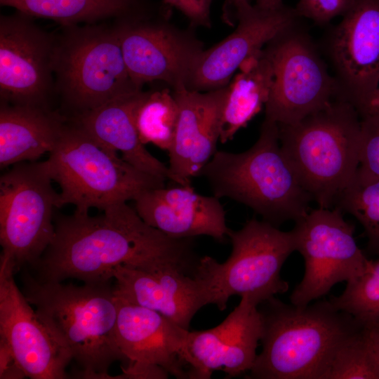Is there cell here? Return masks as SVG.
<instances>
[{"instance_id":"6da1fadb","label":"cell","mask_w":379,"mask_h":379,"mask_svg":"<svg viewBox=\"0 0 379 379\" xmlns=\"http://www.w3.org/2000/svg\"><path fill=\"white\" fill-rule=\"evenodd\" d=\"M91 216L74 212L55 218L53 240L32 269L36 279L111 281L119 265L155 272L195 269L192 238L175 239L147 225L127 203Z\"/></svg>"},{"instance_id":"7a4b0ae2","label":"cell","mask_w":379,"mask_h":379,"mask_svg":"<svg viewBox=\"0 0 379 379\" xmlns=\"http://www.w3.org/2000/svg\"><path fill=\"white\" fill-rule=\"evenodd\" d=\"M22 293L81 368L77 378H112L115 361L127 362L118 345L117 298L110 281L81 286L22 274Z\"/></svg>"},{"instance_id":"3957f363","label":"cell","mask_w":379,"mask_h":379,"mask_svg":"<svg viewBox=\"0 0 379 379\" xmlns=\"http://www.w3.org/2000/svg\"><path fill=\"white\" fill-rule=\"evenodd\" d=\"M262 349L250 378L324 379L340 346L362 324L328 300L305 306L263 302Z\"/></svg>"},{"instance_id":"277c9868","label":"cell","mask_w":379,"mask_h":379,"mask_svg":"<svg viewBox=\"0 0 379 379\" xmlns=\"http://www.w3.org/2000/svg\"><path fill=\"white\" fill-rule=\"evenodd\" d=\"M200 175L214 196L242 204L276 227L310 210L312 199L281 148L278 124L265 118L253 146L239 153L217 150Z\"/></svg>"},{"instance_id":"5b68a950","label":"cell","mask_w":379,"mask_h":379,"mask_svg":"<svg viewBox=\"0 0 379 379\" xmlns=\"http://www.w3.org/2000/svg\"><path fill=\"white\" fill-rule=\"evenodd\" d=\"M281 148L319 207L333 208L360 164L361 118L333 100L291 124H278Z\"/></svg>"},{"instance_id":"8992f818","label":"cell","mask_w":379,"mask_h":379,"mask_svg":"<svg viewBox=\"0 0 379 379\" xmlns=\"http://www.w3.org/2000/svg\"><path fill=\"white\" fill-rule=\"evenodd\" d=\"M47 161L60 187L59 208L72 204L77 213L103 211L165 186V180L134 167L72 121L65 123Z\"/></svg>"},{"instance_id":"52a82bcc","label":"cell","mask_w":379,"mask_h":379,"mask_svg":"<svg viewBox=\"0 0 379 379\" xmlns=\"http://www.w3.org/2000/svg\"><path fill=\"white\" fill-rule=\"evenodd\" d=\"M54 76L55 93L74 116L142 90L130 77L113 22L61 27Z\"/></svg>"},{"instance_id":"ba28073f","label":"cell","mask_w":379,"mask_h":379,"mask_svg":"<svg viewBox=\"0 0 379 379\" xmlns=\"http://www.w3.org/2000/svg\"><path fill=\"white\" fill-rule=\"evenodd\" d=\"M232 252L223 262L204 256L194 274L201 281L208 304L226 308L232 295L248 297L259 305L288 290L281 279V267L295 251L291 230L285 232L264 220L252 218L239 230L230 229Z\"/></svg>"},{"instance_id":"9c48e42d","label":"cell","mask_w":379,"mask_h":379,"mask_svg":"<svg viewBox=\"0 0 379 379\" xmlns=\"http://www.w3.org/2000/svg\"><path fill=\"white\" fill-rule=\"evenodd\" d=\"M47 160L13 165L0 178V244L15 272L32 267L53 240L54 190Z\"/></svg>"},{"instance_id":"30bf717a","label":"cell","mask_w":379,"mask_h":379,"mask_svg":"<svg viewBox=\"0 0 379 379\" xmlns=\"http://www.w3.org/2000/svg\"><path fill=\"white\" fill-rule=\"evenodd\" d=\"M264 48L273 68L265 119L278 124H293L335 99V79L319 47L300 20L278 34Z\"/></svg>"},{"instance_id":"8fae6325","label":"cell","mask_w":379,"mask_h":379,"mask_svg":"<svg viewBox=\"0 0 379 379\" xmlns=\"http://www.w3.org/2000/svg\"><path fill=\"white\" fill-rule=\"evenodd\" d=\"M291 231L305 262L304 276L290 295L295 305H307L336 284L356 279L371 262L356 243L354 226L336 208L310 209Z\"/></svg>"},{"instance_id":"7c38bea8","label":"cell","mask_w":379,"mask_h":379,"mask_svg":"<svg viewBox=\"0 0 379 379\" xmlns=\"http://www.w3.org/2000/svg\"><path fill=\"white\" fill-rule=\"evenodd\" d=\"M113 23L128 74L138 88L155 81L166 83L172 91L187 87L204 50L194 27L173 25L164 9Z\"/></svg>"},{"instance_id":"4fadbf2b","label":"cell","mask_w":379,"mask_h":379,"mask_svg":"<svg viewBox=\"0 0 379 379\" xmlns=\"http://www.w3.org/2000/svg\"><path fill=\"white\" fill-rule=\"evenodd\" d=\"M342 18L327 32L323 52L333 72L335 100L361 116L379 87V0H354Z\"/></svg>"},{"instance_id":"5bb4252c","label":"cell","mask_w":379,"mask_h":379,"mask_svg":"<svg viewBox=\"0 0 379 379\" xmlns=\"http://www.w3.org/2000/svg\"><path fill=\"white\" fill-rule=\"evenodd\" d=\"M17 11L0 16L1 102L48 107L55 93L56 34Z\"/></svg>"},{"instance_id":"9a60e30c","label":"cell","mask_w":379,"mask_h":379,"mask_svg":"<svg viewBox=\"0 0 379 379\" xmlns=\"http://www.w3.org/2000/svg\"><path fill=\"white\" fill-rule=\"evenodd\" d=\"M15 272L12 261L1 254L0 339L8 345L27 377L67 378L66 368L72 355L19 290Z\"/></svg>"},{"instance_id":"2e32d148","label":"cell","mask_w":379,"mask_h":379,"mask_svg":"<svg viewBox=\"0 0 379 379\" xmlns=\"http://www.w3.org/2000/svg\"><path fill=\"white\" fill-rule=\"evenodd\" d=\"M117 298V338L128 364L119 378H190L181 359L190 331L158 312Z\"/></svg>"},{"instance_id":"e0dca14e","label":"cell","mask_w":379,"mask_h":379,"mask_svg":"<svg viewBox=\"0 0 379 379\" xmlns=\"http://www.w3.org/2000/svg\"><path fill=\"white\" fill-rule=\"evenodd\" d=\"M258 307L248 297H241L219 325L189 331L181 359L190 367V378H210L218 369L234 377L251 369L263 333L262 317Z\"/></svg>"},{"instance_id":"ac0fdd59","label":"cell","mask_w":379,"mask_h":379,"mask_svg":"<svg viewBox=\"0 0 379 379\" xmlns=\"http://www.w3.org/2000/svg\"><path fill=\"white\" fill-rule=\"evenodd\" d=\"M300 18L294 8L284 4L275 9L253 5L239 16L234 32L204 49L196 62L186 88L213 91L226 86L241 63Z\"/></svg>"},{"instance_id":"d6986e66","label":"cell","mask_w":379,"mask_h":379,"mask_svg":"<svg viewBox=\"0 0 379 379\" xmlns=\"http://www.w3.org/2000/svg\"><path fill=\"white\" fill-rule=\"evenodd\" d=\"M226 86L208 91H172L179 109L173 143L168 152L172 182L191 185L192 178L200 175L216 152Z\"/></svg>"},{"instance_id":"ffe728a7","label":"cell","mask_w":379,"mask_h":379,"mask_svg":"<svg viewBox=\"0 0 379 379\" xmlns=\"http://www.w3.org/2000/svg\"><path fill=\"white\" fill-rule=\"evenodd\" d=\"M134 201L147 225L172 238L204 235L222 242L230 230L220 199L198 194L191 185L150 190Z\"/></svg>"},{"instance_id":"44dd1931","label":"cell","mask_w":379,"mask_h":379,"mask_svg":"<svg viewBox=\"0 0 379 379\" xmlns=\"http://www.w3.org/2000/svg\"><path fill=\"white\" fill-rule=\"evenodd\" d=\"M113 279L117 296L158 312L187 330L197 312L208 304L201 281L194 274L187 276L177 269L149 272L119 265L114 270Z\"/></svg>"},{"instance_id":"7402d4cb","label":"cell","mask_w":379,"mask_h":379,"mask_svg":"<svg viewBox=\"0 0 379 379\" xmlns=\"http://www.w3.org/2000/svg\"><path fill=\"white\" fill-rule=\"evenodd\" d=\"M143 92L118 97L74 115L70 121L102 145L121 152V157L134 167L172 182L168 167L147 151L138 135L135 114Z\"/></svg>"},{"instance_id":"603a6c76","label":"cell","mask_w":379,"mask_h":379,"mask_svg":"<svg viewBox=\"0 0 379 379\" xmlns=\"http://www.w3.org/2000/svg\"><path fill=\"white\" fill-rule=\"evenodd\" d=\"M67 119L48 107L1 102L0 166L34 161L55 147Z\"/></svg>"},{"instance_id":"cb8c5ba5","label":"cell","mask_w":379,"mask_h":379,"mask_svg":"<svg viewBox=\"0 0 379 379\" xmlns=\"http://www.w3.org/2000/svg\"><path fill=\"white\" fill-rule=\"evenodd\" d=\"M227 85L220 141L225 143L246 127L267 103L273 81L270 58L263 48L246 59Z\"/></svg>"},{"instance_id":"d4e9b609","label":"cell","mask_w":379,"mask_h":379,"mask_svg":"<svg viewBox=\"0 0 379 379\" xmlns=\"http://www.w3.org/2000/svg\"><path fill=\"white\" fill-rule=\"evenodd\" d=\"M0 5L61 27L114 22L159 9L148 0H0Z\"/></svg>"},{"instance_id":"484cf974","label":"cell","mask_w":379,"mask_h":379,"mask_svg":"<svg viewBox=\"0 0 379 379\" xmlns=\"http://www.w3.org/2000/svg\"><path fill=\"white\" fill-rule=\"evenodd\" d=\"M178 114L172 90L166 88L144 91L135 114L141 142L168 152L173 143Z\"/></svg>"},{"instance_id":"4316f807","label":"cell","mask_w":379,"mask_h":379,"mask_svg":"<svg viewBox=\"0 0 379 379\" xmlns=\"http://www.w3.org/2000/svg\"><path fill=\"white\" fill-rule=\"evenodd\" d=\"M333 206L357 219L364 230L368 251L379 256V178L358 168Z\"/></svg>"},{"instance_id":"83f0119b","label":"cell","mask_w":379,"mask_h":379,"mask_svg":"<svg viewBox=\"0 0 379 379\" xmlns=\"http://www.w3.org/2000/svg\"><path fill=\"white\" fill-rule=\"evenodd\" d=\"M330 301L362 325L379 321V256L361 276L347 282L343 292Z\"/></svg>"},{"instance_id":"f1b7e54d","label":"cell","mask_w":379,"mask_h":379,"mask_svg":"<svg viewBox=\"0 0 379 379\" xmlns=\"http://www.w3.org/2000/svg\"><path fill=\"white\" fill-rule=\"evenodd\" d=\"M324 379H379V361L363 326L338 349Z\"/></svg>"},{"instance_id":"f546056e","label":"cell","mask_w":379,"mask_h":379,"mask_svg":"<svg viewBox=\"0 0 379 379\" xmlns=\"http://www.w3.org/2000/svg\"><path fill=\"white\" fill-rule=\"evenodd\" d=\"M361 150L359 169L379 178V111L370 109L360 116Z\"/></svg>"},{"instance_id":"4dcf8cb0","label":"cell","mask_w":379,"mask_h":379,"mask_svg":"<svg viewBox=\"0 0 379 379\" xmlns=\"http://www.w3.org/2000/svg\"><path fill=\"white\" fill-rule=\"evenodd\" d=\"M354 0H299L294 8L300 18L324 25L333 18L343 16Z\"/></svg>"},{"instance_id":"1f68e13d","label":"cell","mask_w":379,"mask_h":379,"mask_svg":"<svg viewBox=\"0 0 379 379\" xmlns=\"http://www.w3.org/2000/svg\"><path fill=\"white\" fill-rule=\"evenodd\" d=\"M164 4L178 9L196 28L211 27V8L213 0H162Z\"/></svg>"},{"instance_id":"d6a6232c","label":"cell","mask_w":379,"mask_h":379,"mask_svg":"<svg viewBox=\"0 0 379 379\" xmlns=\"http://www.w3.org/2000/svg\"><path fill=\"white\" fill-rule=\"evenodd\" d=\"M27 377L11 349L0 339V379H22Z\"/></svg>"},{"instance_id":"836d02e7","label":"cell","mask_w":379,"mask_h":379,"mask_svg":"<svg viewBox=\"0 0 379 379\" xmlns=\"http://www.w3.org/2000/svg\"><path fill=\"white\" fill-rule=\"evenodd\" d=\"M366 339L379 361V321L363 325Z\"/></svg>"},{"instance_id":"e575fe53","label":"cell","mask_w":379,"mask_h":379,"mask_svg":"<svg viewBox=\"0 0 379 379\" xmlns=\"http://www.w3.org/2000/svg\"><path fill=\"white\" fill-rule=\"evenodd\" d=\"M228 5L232 8L234 11V15L237 19L239 16L248 13L251 11L253 5L250 2V0H227Z\"/></svg>"},{"instance_id":"d590c367","label":"cell","mask_w":379,"mask_h":379,"mask_svg":"<svg viewBox=\"0 0 379 379\" xmlns=\"http://www.w3.org/2000/svg\"><path fill=\"white\" fill-rule=\"evenodd\" d=\"M284 5L282 0H256L255 6L262 9H275Z\"/></svg>"},{"instance_id":"8d00e7d4","label":"cell","mask_w":379,"mask_h":379,"mask_svg":"<svg viewBox=\"0 0 379 379\" xmlns=\"http://www.w3.org/2000/svg\"><path fill=\"white\" fill-rule=\"evenodd\" d=\"M370 109L379 111V87L375 91V93H373V95H372L371 98L367 111Z\"/></svg>"}]
</instances>
